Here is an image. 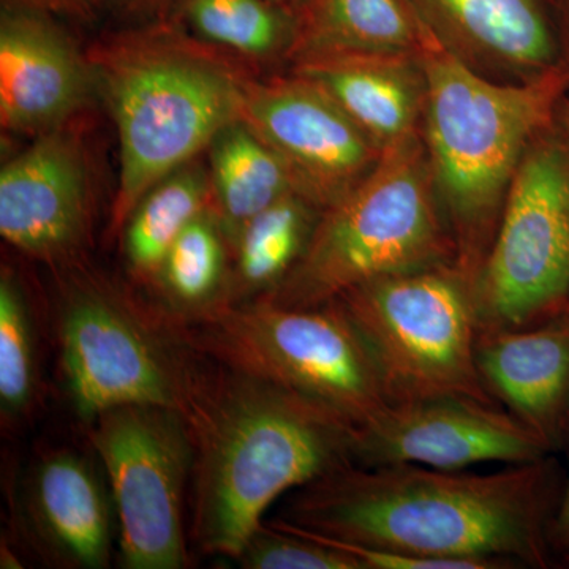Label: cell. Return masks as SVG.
Returning <instances> with one entry per match:
<instances>
[{
    "label": "cell",
    "instance_id": "cell-1",
    "mask_svg": "<svg viewBox=\"0 0 569 569\" xmlns=\"http://www.w3.org/2000/svg\"><path fill=\"white\" fill-rule=\"evenodd\" d=\"M548 458L496 473L348 466L296 490L280 519L316 533L478 569L548 568L553 500Z\"/></svg>",
    "mask_w": 569,
    "mask_h": 569
},
{
    "label": "cell",
    "instance_id": "cell-2",
    "mask_svg": "<svg viewBox=\"0 0 569 569\" xmlns=\"http://www.w3.org/2000/svg\"><path fill=\"white\" fill-rule=\"evenodd\" d=\"M183 417L194 449L193 539L206 553L238 559L277 498L355 466V426L230 367L197 370Z\"/></svg>",
    "mask_w": 569,
    "mask_h": 569
},
{
    "label": "cell",
    "instance_id": "cell-3",
    "mask_svg": "<svg viewBox=\"0 0 569 569\" xmlns=\"http://www.w3.org/2000/svg\"><path fill=\"white\" fill-rule=\"evenodd\" d=\"M418 59L426 80L427 157L455 224L458 268L473 287L512 176L567 80L548 70L520 84L490 81L426 28Z\"/></svg>",
    "mask_w": 569,
    "mask_h": 569
},
{
    "label": "cell",
    "instance_id": "cell-4",
    "mask_svg": "<svg viewBox=\"0 0 569 569\" xmlns=\"http://www.w3.org/2000/svg\"><path fill=\"white\" fill-rule=\"evenodd\" d=\"M102 51L92 69L121 146L118 231L149 190L242 118L246 80L171 32L130 33Z\"/></svg>",
    "mask_w": 569,
    "mask_h": 569
},
{
    "label": "cell",
    "instance_id": "cell-5",
    "mask_svg": "<svg viewBox=\"0 0 569 569\" xmlns=\"http://www.w3.org/2000/svg\"><path fill=\"white\" fill-rule=\"evenodd\" d=\"M458 264L438 213L436 182L418 137L381 152L373 170L326 208L301 260L264 296L282 307H317L381 279Z\"/></svg>",
    "mask_w": 569,
    "mask_h": 569
},
{
    "label": "cell",
    "instance_id": "cell-6",
    "mask_svg": "<svg viewBox=\"0 0 569 569\" xmlns=\"http://www.w3.org/2000/svg\"><path fill=\"white\" fill-rule=\"evenodd\" d=\"M174 321L190 350L306 397L356 429L388 406L372 356L339 302L282 307L257 299Z\"/></svg>",
    "mask_w": 569,
    "mask_h": 569
},
{
    "label": "cell",
    "instance_id": "cell-7",
    "mask_svg": "<svg viewBox=\"0 0 569 569\" xmlns=\"http://www.w3.org/2000/svg\"><path fill=\"white\" fill-rule=\"evenodd\" d=\"M335 302L365 340L388 403L462 397L501 406L479 373L473 287L458 264L381 277Z\"/></svg>",
    "mask_w": 569,
    "mask_h": 569
},
{
    "label": "cell",
    "instance_id": "cell-8",
    "mask_svg": "<svg viewBox=\"0 0 569 569\" xmlns=\"http://www.w3.org/2000/svg\"><path fill=\"white\" fill-rule=\"evenodd\" d=\"M479 331L522 328L569 307V144L537 138L509 183L473 284Z\"/></svg>",
    "mask_w": 569,
    "mask_h": 569
},
{
    "label": "cell",
    "instance_id": "cell-9",
    "mask_svg": "<svg viewBox=\"0 0 569 569\" xmlns=\"http://www.w3.org/2000/svg\"><path fill=\"white\" fill-rule=\"evenodd\" d=\"M88 436L110 482L122 567H186L182 511L194 449L183 413L116 407L89 421Z\"/></svg>",
    "mask_w": 569,
    "mask_h": 569
},
{
    "label": "cell",
    "instance_id": "cell-10",
    "mask_svg": "<svg viewBox=\"0 0 569 569\" xmlns=\"http://www.w3.org/2000/svg\"><path fill=\"white\" fill-rule=\"evenodd\" d=\"M62 369L86 421L122 406H159L186 415L197 369L140 309L97 282L67 290L59 312Z\"/></svg>",
    "mask_w": 569,
    "mask_h": 569
},
{
    "label": "cell",
    "instance_id": "cell-11",
    "mask_svg": "<svg viewBox=\"0 0 569 569\" xmlns=\"http://www.w3.org/2000/svg\"><path fill=\"white\" fill-rule=\"evenodd\" d=\"M552 449L501 406L462 397L388 403L356 429L355 466L467 470L486 462H538Z\"/></svg>",
    "mask_w": 569,
    "mask_h": 569
},
{
    "label": "cell",
    "instance_id": "cell-12",
    "mask_svg": "<svg viewBox=\"0 0 569 569\" xmlns=\"http://www.w3.org/2000/svg\"><path fill=\"white\" fill-rule=\"evenodd\" d=\"M241 119L282 157L301 193L321 211L346 197L381 157L347 112L299 74L246 81Z\"/></svg>",
    "mask_w": 569,
    "mask_h": 569
},
{
    "label": "cell",
    "instance_id": "cell-13",
    "mask_svg": "<svg viewBox=\"0 0 569 569\" xmlns=\"http://www.w3.org/2000/svg\"><path fill=\"white\" fill-rule=\"evenodd\" d=\"M88 224V168L77 137L51 130L3 164L0 234L14 249L61 260L82 244Z\"/></svg>",
    "mask_w": 569,
    "mask_h": 569
},
{
    "label": "cell",
    "instance_id": "cell-14",
    "mask_svg": "<svg viewBox=\"0 0 569 569\" xmlns=\"http://www.w3.org/2000/svg\"><path fill=\"white\" fill-rule=\"evenodd\" d=\"M96 74L41 11L10 7L0 21V122L9 132L61 129L81 110Z\"/></svg>",
    "mask_w": 569,
    "mask_h": 569
},
{
    "label": "cell",
    "instance_id": "cell-15",
    "mask_svg": "<svg viewBox=\"0 0 569 569\" xmlns=\"http://www.w3.org/2000/svg\"><path fill=\"white\" fill-rule=\"evenodd\" d=\"M479 373L486 388L549 448L569 427V307L522 328L479 331Z\"/></svg>",
    "mask_w": 569,
    "mask_h": 569
},
{
    "label": "cell",
    "instance_id": "cell-16",
    "mask_svg": "<svg viewBox=\"0 0 569 569\" xmlns=\"http://www.w3.org/2000/svg\"><path fill=\"white\" fill-rule=\"evenodd\" d=\"M111 505L96 468L74 452L44 456L26 485L29 529L43 552L67 568L110 567Z\"/></svg>",
    "mask_w": 569,
    "mask_h": 569
},
{
    "label": "cell",
    "instance_id": "cell-17",
    "mask_svg": "<svg viewBox=\"0 0 569 569\" xmlns=\"http://www.w3.org/2000/svg\"><path fill=\"white\" fill-rule=\"evenodd\" d=\"M298 74L320 86L381 152L418 137L426 100L418 56H313Z\"/></svg>",
    "mask_w": 569,
    "mask_h": 569
},
{
    "label": "cell",
    "instance_id": "cell-18",
    "mask_svg": "<svg viewBox=\"0 0 569 569\" xmlns=\"http://www.w3.org/2000/svg\"><path fill=\"white\" fill-rule=\"evenodd\" d=\"M419 21L463 61L541 74L556 41L538 0H408Z\"/></svg>",
    "mask_w": 569,
    "mask_h": 569
},
{
    "label": "cell",
    "instance_id": "cell-19",
    "mask_svg": "<svg viewBox=\"0 0 569 569\" xmlns=\"http://www.w3.org/2000/svg\"><path fill=\"white\" fill-rule=\"evenodd\" d=\"M209 148L212 212L233 249L253 217L301 190L282 157L242 119L224 127Z\"/></svg>",
    "mask_w": 569,
    "mask_h": 569
},
{
    "label": "cell",
    "instance_id": "cell-20",
    "mask_svg": "<svg viewBox=\"0 0 569 569\" xmlns=\"http://www.w3.org/2000/svg\"><path fill=\"white\" fill-rule=\"evenodd\" d=\"M302 59L329 54L418 56L425 26L408 0H306Z\"/></svg>",
    "mask_w": 569,
    "mask_h": 569
},
{
    "label": "cell",
    "instance_id": "cell-21",
    "mask_svg": "<svg viewBox=\"0 0 569 569\" xmlns=\"http://www.w3.org/2000/svg\"><path fill=\"white\" fill-rule=\"evenodd\" d=\"M321 212L301 193H291L253 217L231 249L234 272L220 305L271 295L301 260Z\"/></svg>",
    "mask_w": 569,
    "mask_h": 569
},
{
    "label": "cell",
    "instance_id": "cell-22",
    "mask_svg": "<svg viewBox=\"0 0 569 569\" xmlns=\"http://www.w3.org/2000/svg\"><path fill=\"white\" fill-rule=\"evenodd\" d=\"M212 209L211 179L187 163L146 193L123 227V250L130 269L156 280L168 250L201 213Z\"/></svg>",
    "mask_w": 569,
    "mask_h": 569
},
{
    "label": "cell",
    "instance_id": "cell-23",
    "mask_svg": "<svg viewBox=\"0 0 569 569\" xmlns=\"http://www.w3.org/2000/svg\"><path fill=\"white\" fill-rule=\"evenodd\" d=\"M227 249L230 246L211 209L197 217L168 250L156 280L179 320L222 302Z\"/></svg>",
    "mask_w": 569,
    "mask_h": 569
},
{
    "label": "cell",
    "instance_id": "cell-24",
    "mask_svg": "<svg viewBox=\"0 0 569 569\" xmlns=\"http://www.w3.org/2000/svg\"><path fill=\"white\" fill-rule=\"evenodd\" d=\"M201 39L246 56H271L290 41V13L269 0H179Z\"/></svg>",
    "mask_w": 569,
    "mask_h": 569
},
{
    "label": "cell",
    "instance_id": "cell-25",
    "mask_svg": "<svg viewBox=\"0 0 569 569\" xmlns=\"http://www.w3.org/2000/svg\"><path fill=\"white\" fill-rule=\"evenodd\" d=\"M33 321L20 282L10 272L0 277V407L9 418L21 417L37 392Z\"/></svg>",
    "mask_w": 569,
    "mask_h": 569
},
{
    "label": "cell",
    "instance_id": "cell-26",
    "mask_svg": "<svg viewBox=\"0 0 569 569\" xmlns=\"http://www.w3.org/2000/svg\"><path fill=\"white\" fill-rule=\"evenodd\" d=\"M236 560L247 569H361L342 550L272 523L254 531Z\"/></svg>",
    "mask_w": 569,
    "mask_h": 569
},
{
    "label": "cell",
    "instance_id": "cell-27",
    "mask_svg": "<svg viewBox=\"0 0 569 569\" xmlns=\"http://www.w3.org/2000/svg\"><path fill=\"white\" fill-rule=\"evenodd\" d=\"M7 6L21 7L41 11V13H66L73 17H88L92 13V7L88 0H3Z\"/></svg>",
    "mask_w": 569,
    "mask_h": 569
},
{
    "label": "cell",
    "instance_id": "cell-28",
    "mask_svg": "<svg viewBox=\"0 0 569 569\" xmlns=\"http://www.w3.org/2000/svg\"><path fill=\"white\" fill-rule=\"evenodd\" d=\"M567 441L569 448V427L567 433ZM550 541L552 548L560 550L561 553L569 550V473L567 486H565L563 493L559 500L556 516H553L552 527H550Z\"/></svg>",
    "mask_w": 569,
    "mask_h": 569
},
{
    "label": "cell",
    "instance_id": "cell-29",
    "mask_svg": "<svg viewBox=\"0 0 569 569\" xmlns=\"http://www.w3.org/2000/svg\"><path fill=\"white\" fill-rule=\"evenodd\" d=\"M122 13L146 14L163 9L168 0H112Z\"/></svg>",
    "mask_w": 569,
    "mask_h": 569
},
{
    "label": "cell",
    "instance_id": "cell-30",
    "mask_svg": "<svg viewBox=\"0 0 569 569\" xmlns=\"http://www.w3.org/2000/svg\"><path fill=\"white\" fill-rule=\"evenodd\" d=\"M269 2H272L274 6L280 7V9L288 11V13H290V11H298V13H301L306 0H269Z\"/></svg>",
    "mask_w": 569,
    "mask_h": 569
},
{
    "label": "cell",
    "instance_id": "cell-31",
    "mask_svg": "<svg viewBox=\"0 0 569 569\" xmlns=\"http://www.w3.org/2000/svg\"><path fill=\"white\" fill-rule=\"evenodd\" d=\"M0 567L11 569V568H21V561L18 557L13 556V552L9 548L2 545V559H0Z\"/></svg>",
    "mask_w": 569,
    "mask_h": 569
},
{
    "label": "cell",
    "instance_id": "cell-32",
    "mask_svg": "<svg viewBox=\"0 0 569 569\" xmlns=\"http://www.w3.org/2000/svg\"><path fill=\"white\" fill-rule=\"evenodd\" d=\"M89 6L92 7V10L100 9V7H103L104 3L108 2V0H88Z\"/></svg>",
    "mask_w": 569,
    "mask_h": 569
},
{
    "label": "cell",
    "instance_id": "cell-33",
    "mask_svg": "<svg viewBox=\"0 0 569 569\" xmlns=\"http://www.w3.org/2000/svg\"><path fill=\"white\" fill-rule=\"evenodd\" d=\"M563 561H565V563H567V567L569 568V550H568V552L563 553Z\"/></svg>",
    "mask_w": 569,
    "mask_h": 569
}]
</instances>
